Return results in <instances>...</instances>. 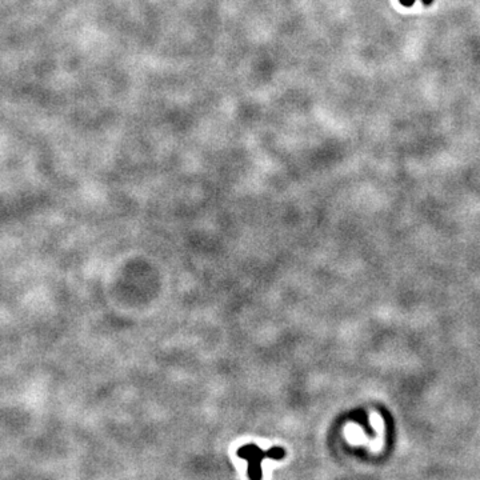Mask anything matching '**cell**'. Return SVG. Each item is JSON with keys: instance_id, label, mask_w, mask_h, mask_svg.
I'll return each mask as SVG.
<instances>
[{"instance_id": "cell-1", "label": "cell", "mask_w": 480, "mask_h": 480, "mask_svg": "<svg viewBox=\"0 0 480 480\" xmlns=\"http://www.w3.org/2000/svg\"><path fill=\"white\" fill-rule=\"evenodd\" d=\"M400 2L401 6H404V7H412L413 4H415V0H399Z\"/></svg>"}, {"instance_id": "cell-2", "label": "cell", "mask_w": 480, "mask_h": 480, "mask_svg": "<svg viewBox=\"0 0 480 480\" xmlns=\"http://www.w3.org/2000/svg\"><path fill=\"white\" fill-rule=\"evenodd\" d=\"M421 2H423V4H425V6H429V4L432 3V0H421Z\"/></svg>"}]
</instances>
